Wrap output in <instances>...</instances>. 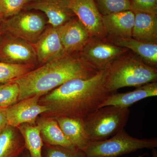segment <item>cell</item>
Here are the masks:
<instances>
[{
    "label": "cell",
    "mask_w": 157,
    "mask_h": 157,
    "mask_svg": "<svg viewBox=\"0 0 157 157\" xmlns=\"http://www.w3.org/2000/svg\"><path fill=\"white\" fill-rule=\"evenodd\" d=\"M108 69L101 70L87 79H71L40 98L47 106L46 113L53 117H70L84 119L100 108L111 94L106 88Z\"/></svg>",
    "instance_id": "obj_1"
},
{
    "label": "cell",
    "mask_w": 157,
    "mask_h": 157,
    "mask_svg": "<svg viewBox=\"0 0 157 157\" xmlns=\"http://www.w3.org/2000/svg\"><path fill=\"white\" fill-rule=\"evenodd\" d=\"M99 71L85 61L80 54L66 55L11 81L19 87L18 101L39 96L41 98L74 78L87 79Z\"/></svg>",
    "instance_id": "obj_2"
},
{
    "label": "cell",
    "mask_w": 157,
    "mask_h": 157,
    "mask_svg": "<svg viewBox=\"0 0 157 157\" xmlns=\"http://www.w3.org/2000/svg\"><path fill=\"white\" fill-rule=\"evenodd\" d=\"M157 69L129 50L112 62L108 69L106 88L115 92L121 88L138 87L156 82Z\"/></svg>",
    "instance_id": "obj_3"
},
{
    "label": "cell",
    "mask_w": 157,
    "mask_h": 157,
    "mask_svg": "<svg viewBox=\"0 0 157 157\" xmlns=\"http://www.w3.org/2000/svg\"><path fill=\"white\" fill-rule=\"evenodd\" d=\"M130 113L128 107L107 106L98 108L83 119L88 139L98 141L112 137L126 125Z\"/></svg>",
    "instance_id": "obj_4"
},
{
    "label": "cell",
    "mask_w": 157,
    "mask_h": 157,
    "mask_svg": "<svg viewBox=\"0 0 157 157\" xmlns=\"http://www.w3.org/2000/svg\"><path fill=\"white\" fill-rule=\"evenodd\" d=\"M157 147L156 137L139 139L129 135L123 128L106 140L90 141L84 152L87 157H118L138 150Z\"/></svg>",
    "instance_id": "obj_5"
},
{
    "label": "cell",
    "mask_w": 157,
    "mask_h": 157,
    "mask_svg": "<svg viewBox=\"0 0 157 157\" xmlns=\"http://www.w3.org/2000/svg\"><path fill=\"white\" fill-rule=\"evenodd\" d=\"M47 21L42 14L31 11L20 12L4 20L2 25L4 33L33 44L46 27Z\"/></svg>",
    "instance_id": "obj_6"
},
{
    "label": "cell",
    "mask_w": 157,
    "mask_h": 157,
    "mask_svg": "<svg viewBox=\"0 0 157 157\" xmlns=\"http://www.w3.org/2000/svg\"><path fill=\"white\" fill-rule=\"evenodd\" d=\"M128 50L106 39L92 38L79 54L85 61L96 70L101 71L108 69L113 61Z\"/></svg>",
    "instance_id": "obj_7"
},
{
    "label": "cell",
    "mask_w": 157,
    "mask_h": 157,
    "mask_svg": "<svg viewBox=\"0 0 157 157\" xmlns=\"http://www.w3.org/2000/svg\"><path fill=\"white\" fill-rule=\"evenodd\" d=\"M0 62L33 66L38 63L33 44L6 33L0 41Z\"/></svg>",
    "instance_id": "obj_8"
},
{
    "label": "cell",
    "mask_w": 157,
    "mask_h": 157,
    "mask_svg": "<svg viewBox=\"0 0 157 157\" xmlns=\"http://www.w3.org/2000/svg\"><path fill=\"white\" fill-rule=\"evenodd\" d=\"M69 6L93 38L106 39L107 34L103 25V16L94 0H70Z\"/></svg>",
    "instance_id": "obj_9"
},
{
    "label": "cell",
    "mask_w": 157,
    "mask_h": 157,
    "mask_svg": "<svg viewBox=\"0 0 157 157\" xmlns=\"http://www.w3.org/2000/svg\"><path fill=\"white\" fill-rule=\"evenodd\" d=\"M40 98L39 96H34L6 108L8 125L15 128L24 124H35L39 114L49 110L47 106L39 104Z\"/></svg>",
    "instance_id": "obj_10"
},
{
    "label": "cell",
    "mask_w": 157,
    "mask_h": 157,
    "mask_svg": "<svg viewBox=\"0 0 157 157\" xmlns=\"http://www.w3.org/2000/svg\"><path fill=\"white\" fill-rule=\"evenodd\" d=\"M58 28L66 55L79 53L93 38L76 16Z\"/></svg>",
    "instance_id": "obj_11"
},
{
    "label": "cell",
    "mask_w": 157,
    "mask_h": 157,
    "mask_svg": "<svg viewBox=\"0 0 157 157\" xmlns=\"http://www.w3.org/2000/svg\"><path fill=\"white\" fill-rule=\"evenodd\" d=\"M37 61L42 65L66 55L62 44L58 28L49 25L33 44Z\"/></svg>",
    "instance_id": "obj_12"
},
{
    "label": "cell",
    "mask_w": 157,
    "mask_h": 157,
    "mask_svg": "<svg viewBox=\"0 0 157 157\" xmlns=\"http://www.w3.org/2000/svg\"><path fill=\"white\" fill-rule=\"evenodd\" d=\"M70 0H39L27 5L24 9L38 10L47 17V23L57 28L76 17L69 6Z\"/></svg>",
    "instance_id": "obj_13"
},
{
    "label": "cell",
    "mask_w": 157,
    "mask_h": 157,
    "mask_svg": "<svg viewBox=\"0 0 157 157\" xmlns=\"http://www.w3.org/2000/svg\"><path fill=\"white\" fill-rule=\"evenodd\" d=\"M157 96V82H153L138 86L132 91L111 93L101 104L100 107L114 106L129 108L143 99Z\"/></svg>",
    "instance_id": "obj_14"
},
{
    "label": "cell",
    "mask_w": 157,
    "mask_h": 157,
    "mask_svg": "<svg viewBox=\"0 0 157 157\" xmlns=\"http://www.w3.org/2000/svg\"><path fill=\"white\" fill-rule=\"evenodd\" d=\"M105 39L117 46L128 49L140 57L147 65L157 68V43L143 42L133 38L109 36Z\"/></svg>",
    "instance_id": "obj_15"
},
{
    "label": "cell",
    "mask_w": 157,
    "mask_h": 157,
    "mask_svg": "<svg viewBox=\"0 0 157 157\" xmlns=\"http://www.w3.org/2000/svg\"><path fill=\"white\" fill-rule=\"evenodd\" d=\"M135 14L131 10L102 16L104 29L107 36L132 38Z\"/></svg>",
    "instance_id": "obj_16"
},
{
    "label": "cell",
    "mask_w": 157,
    "mask_h": 157,
    "mask_svg": "<svg viewBox=\"0 0 157 157\" xmlns=\"http://www.w3.org/2000/svg\"><path fill=\"white\" fill-rule=\"evenodd\" d=\"M65 137L73 146L84 151L90 141L88 139L82 119L60 116L54 117Z\"/></svg>",
    "instance_id": "obj_17"
},
{
    "label": "cell",
    "mask_w": 157,
    "mask_h": 157,
    "mask_svg": "<svg viewBox=\"0 0 157 157\" xmlns=\"http://www.w3.org/2000/svg\"><path fill=\"white\" fill-rule=\"evenodd\" d=\"M133 12L135 19L132 38L143 42L157 43V14Z\"/></svg>",
    "instance_id": "obj_18"
},
{
    "label": "cell",
    "mask_w": 157,
    "mask_h": 157,
    "mask_svg": "<svg viewBox=\"0 0 157 157\" xmlns=\"http://www.w3.org/2000/svg\"><path fill=\"white\" fill-rule=\"evenodd\" d=\"M37 125L40 129L42 140L47 145L74 147L65 137L55 118H40L37 121Z\"/></svg>",
    "instance_id": "obj_19"
},
{
    "label": "cell",
    "mask_w": 157,
    "mask_h": 157,
    "mask_svg": "<svg viewBox=\"0 0 157 157\" xmlns=\"http://www.w3.org/2000/svg\"><path fill=\"white\" fill-rule=\"evenodd\" d=\"M24 147L14 127L7 126L0 132V157H17Z\"/></svg>",
    "instance_id": "obj_20"
},
{
    "label": "cell",
    "mask_w": 157,
    "mask_h": 157,
    "mask_svg": "<svg viewBox=\"0 0 157 157\" xmlns=\"http://www.w3.org/2000/svg\"><path fill=\"white\" fill-rule=\"evenodd\" d=\"M17 128L23 137L25 146L29 152L30 157H43V140L38 125L24 124Z\"/></svg>",
    "instance_id": "obj_21"
},
{
    "label": "cell",
    "mask_w": 157,
    "mask_h": 157,
    "mask_svg": "<svg viewBox=\"0 0 157 157\" xmlns=\"http://www.w3.org/2000/svg\"><path fill=\"white\" fill-rule=\"evenodd\" d=\"M31 65L11 64L0 62V83L12 81L33 70Z\"/></svg>",
    "instance_id": "obj_22"
},
{
    "label": "cell",
    "mask_w": 157,
    "mask_h": 157,
    "mask_svg": "<svg viewBox=\"0 0 157 157\" xmlns=\"http://www.w3.org/2000/svg\"><path fill=\"white\" fill-rule=\"evenodd\" d=\"M19 87L15 82L0 83V108H7L18 101Z\"/></svg>",
    "instance_id": "obj_23"
},
{
    "label": "cell",
    "mask_w": 157,
    "mask_h": 157,
    "mask_svg": "<svg viewBox=\"0 0 157 157\" xmlns=\"http://www.w3.org/2000/svg\"><path fill=\"white\" fill-rule=\"evenodd\" d=\"M102 16L131 10L130 0H94Z\"/></svg>",
    "instance_id": "obj_24"
},
{
    "label": "cell",
    "mask_w": 157,
    "mask_h": 157,
    "mask_svg": "<svg viewBox=\"0 0 157 157\" xmlns=\"http://www.w3.org/2000/svg\"><path fill=\"white\" fill-rule=\"evenodd\" d=\"M30 2V0H0V11L4 19H7L21 12Z\"/></svg>",
    "instance_id": "obj_25"
},
{
    "label": "cell",
    "mask_w": 157,
    "mask_h": 157,
    "mask_svg": "<svg viewBox=\"0 0 157 157\" xmlns=\"http://www.w3.org/2000/svg\"><path fill=\"white\" fill-rule=\"evenodd\" d=\"M48 145L45 157H87L83 151L76 147Z\"/></svg>",
    "instance_id": "obj_26"
},
{
    "label": "cell",
    "mask_w": 157,
    "mask_h": 157,
    "mask_svg": "<svg viewBox=\"0 0 157 157\" xmlns=\"http://www.w3.org/2000/svg\"><path fill=\"white\" fill-rule=\"evenodd\" d=\"M131 10L157 14V0H130Z\"/></svg>",
    "instance_id": "obj_27"
},
{
    "label": "cell",
    "mask_w": 157,
    "mask_h": 157,
    "mask_svg": "<svg viewBox=\"0 0 157 157\" xmlns=\"http://www.w3.org/2000/svg\"><path fill=\"white\" fill-rule=\"evenodd\" d=\"M8 126L6 108H0V132Z\"/></svg>",
    "instance_id": "obj_28"
},
{
    "label": "cell",
    "mask_w": 157,
    "mask_h": 157,
    "mask_svg": "<svg viewBox=\"0 0 157 157\" xmlns=\"http://www.w3.org/2000/svg\"><path fill=\"white\" fill-rule=\"evenodd\" d=\"M4 34V32L3 30L2 25V22H1L0 23V41H1V39H2Z\"/></svg>",
    "instance_id": "obj_29"
},
{
    "label": "cell",
    "mask_w": 157,
    "mask_h": 157,
    "mask_svg": "<svg viewBox=\"0 0 157 157\" xmlns=\"http://www.w3.org/2000/svg\"><path fill=\"white\" fill-rule=\"evenodd\" d=\"M152 157H157V150L155 148L152 149Z\"/></svg>",
    "instance_id": "obj_30"
},
{
    "label": "cell",
    "mask_w": 157,
    "mask_h": 157,
    "mask_svg": "<svg viewBox=\"0 0 157 157\" xmlns=\"http://www.w3.org/2000/svg\"><path fill=\"white\" fill-rule=\"evenodd\" d=\"M5 19H4V17H3L1 11H0V23L2 22Z\"/></svg>",
    "instance_id": "obj_31"
},
{
    "label": "cell",
    "mask_w": 157,
    "mask_h": 157,
    "mask_svg": "<svg viewBox=\"0 0 157 157\" xmlns=\"http://www.w3.org/2000/svg\"><path fill=\"white\" fill-rule=\"evenodd\" d=\"M146 153H144L143 154L140 155L138 156L137 157H144L146 155Z\"/></svg>",
    "instance_id": "obj_32"
},
{
    "label": "cell",
    "mask_w": 157,
    "mask_h": 157,
    "mask_svg": "<svg viewBox=\"0 0 157 157\" xmlns=\"http://www.w3.org/2000/svg\"><path fill=\"white\" fill-rule=\"evenodd\" d=\"M30 1L31 2H35V1H39V0H30Z\"/></svg>",
    "instance_id": "obj_33"
},
{
    "label": "cell",
    "mask_w": 157,
    "mask_h": 157,
    "mask_svg": "<svg viewBox=\"0 0 157 157\" xmlns=\"http://www.w3.org/2000/svg\"></svg>",
    "instance_id": "obj_34"
}]
</instances>
